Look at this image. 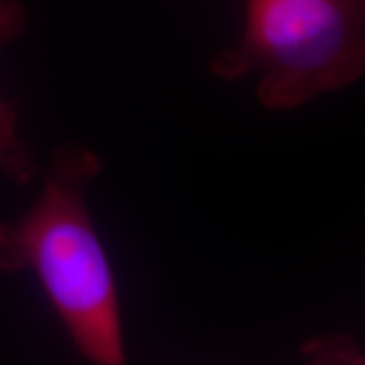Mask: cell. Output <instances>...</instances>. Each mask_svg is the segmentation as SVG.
<instances>
[{"mask_svg": "<svg viewBox=\"0 0 365 365\" xmlns=\"http://www.w3.org/2000/svg\"><path fill=\"white\" fill-rule=\"evenodd\" d=\"M210 68L227 81L255 76L269 110L345 88L365 70V0H245L240 43Z\"/></svg>", "mask_w": 365, "mask_h": 365, "instance_id": "cell-2", "label": "cell"}, {"mask_svg": "<svg viewBox=\"0 0 365 365\" xmlns=\"http://www.w3.org/2000/svg\"><path fill=\"white\" fill-rule=\"evenodd\" d=\"M102 171L85 145L54 149L39 198L24 215L0 222V272H34L76 350L93 364L120 365L117 282L86 203Z\"/></svg>", "mask_w": 365, "mask_h": 365, "instance_id": "cell-1", "label": "cell"}, {"mask_svg": "<svg viewBox=\"0 0 365 365\" xmlns=\"http://www.w3.org/2000/svg\"><path fill=\"white\" fill-rule=\"evenodd\" d=\"M24 14L17 0H0V49L21 33ZM0 173L17 185H27L38 175L31 149L17 132V113L0 98Z\"/></svg>", "mask_w": 365, "mask_h": 365, "instance_id": "cell-3", "label": "cell"}]
</instances>
